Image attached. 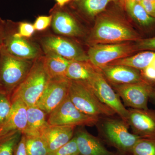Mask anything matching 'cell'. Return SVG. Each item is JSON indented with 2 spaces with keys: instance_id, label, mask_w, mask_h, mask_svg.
Segmentation results:
<instances>
[{
  "instance_id": "38",
  "label": "cell",
  "mask_w": 155,
  "mask_h": 155,
  "mask_svg": "<svg viewBox=\"0 0 155 155\" xmlns=\"http://www.w3.org/2000/svg\"><path fill=\"white\" fill-rule=\"evenodd\" d=\"M149 99L151 100L152 101L155 105V86H153L151 92L150 96Z\"/></svg>"
},
{
  "instance_id": "36",
  "label": "cell",
  "mask_w": 155,
  "mask_h": 155,
  "mask_svg": "<svg viewBox=\"0 0 155 155\" xmlns=\"http://www.w3.org/2000/svg\"><path fill=\"white\" fill-rule=\"evenodd\" d=\"M75 0H55L57 5L60 7H63Z\"/></svg>"
},
{
  "instance_id": "29",
  "label": "cell",
  "mask_w": 155,
  "mask_h": 155,
  "mask_svg": "<svg viewBox=\"0 0 155 155\" xmlns=\"http://www.w3.org/2000/svg\"><path fill=\"white\" fill-rule=\"evenodd\" d=\"M49 155H79L75 137L67 144Z\"/></svg>"
},
{
  "instance_id": "28",
  "label": "cell",
  "mask_w": 155,
  "mask_h": 155,
  "mask_svg": "<svg viewBox=\"0 0 155 155\" xmlns=\"http://www.w3.org/2000/svg\"><path fill=\"white\" fill-rule=\"evenodd\" d=\"M12 107L11 99L7 93L0 91V125L8 116Z\"/></svg>"
},
{
  "instance_id": "39",
  "label": "cell",
  "mask_w": 155,
  "mask_h": 155,
  "mask_svg": "<svg viewBox=\"0 0 155 155\" xmlns=\"http://www.w3.org/2000/svg\"><path fill=\"white\" fill-rule=\"evenodd\" d=\"M2 43L0 44V48H1V44H2Z\"/></svg>"
},
{
  "instance_id": "26",
  "label": "cell",
  "mask_w": 155,
  "mask_h": 155,
  "mask_svg": "<svg viewBox=\"0 0 155 155\" xmlns=\"http://www.w3.org/2000/svg\"><path fill=\"white\" fill-rule=\"evenodd\" d=\"M22 133L17 131L0 138V155H14Z\"/></svg>"
},
{
  "instance_id": "22",
  "label": "cell",
  "mask_w": 155,
  "mask_h": 155,
  "mask_svg": "<svg viewBox=\"0 0 155 155\" xmlns=\"http://www.w3.org/2000/svg\"><path fill=\"white\" fill-rule=\"evenodd\" d=\"M118 0H75L70 3L78 12L89 17L99 15L111 2Z\"/></svg>"
},
{
  "instance_id": "27",
  "label": "cell",
  "mask_w": 155,
  "mask_h": 155,
  "mask_svg": "<svg viewBox=\"0 0 155 155\" xmlns=\"http://www.w3.org/2000/svg\"><path fill=\"white\" fill-rule=\"evenodd\" d=\"M131 155H155V138H140L134 146Z\"/></svg>"
},
{
  "instance_id": "18",
  "label": "cell",
  "mask_w": 155,
  "mask_h": 155,
  "mask_svg": "<svg viewBox=\"0 0 155 155\" xmlns=\"http://www.w3.org/2000/svg\"><path fill=\"white\" fill-rule=\"evenodd\" d=\"M79 155H120L109 150L100 139L97 138L85 129H80L74 135Z\"/></svg>"
},
{
  "instance_id": "16",
  "label": "cell",
  "mask_w": 155,
  "mask_h": 155,
  "mask_svg": "<svg viewBox=\"0 0 155 155\" xmlns=\"http://www.w3.org/2000/svg\"><path fill=\"white\" fill-rule=\"evenodd\" d=\"M76 126L74 125H50L48 124L40 135L45 140L49 155L67 144L74 137Z\"/></svg>"
},
{
  "instance_id": "9",
  "label": "cell",
  "mask_w": 155,
  "mask_h": 155,
  "mask_svg": "<svg viewBox=\"0 0 155 155\" xmlns=\"http://www.w3.org/2000/svg\"><path fill=\"white\" fill-rule=\"evenodd\" d=\"M41 45L44 52H53L70 61H89L87 54L74 42L62 37L48 35L42 37Z\"/></svg>"
},
{
  "instance_id": "12",
  "label": "cell",
  "mask_w": 155,
  "mask_h": 155,
  "mask_svg": "<svg viewBox=\"0 0 155 155\" xmlns=\"http://www.w3.org/2000/svg\"><path fill=\"white\" fill-rule=\"evenodd\" d=\"M50 14L52 16L51 25L56 33L71 37H79L83 35V29L66 6L60 7L55 4L51 9Z\"/></svg>"
},
{
  "instance_id": "3",
  "label": "cell",
  "mask_w": 155,
  "mask_h": 155,
  "mask_svg": "<svg viewBox=\"0 0 155 155\" xmlns=\"http://www.w3.org/2000/svg\"><path fill=\"white\" fill-rule=\"evenodd\" d=\"M112 117H105L102 120L100 118L101 121L99 120L97 124L102 140L116 149L119 155H131L134 146L141 137L129 132L127 122Z\"/></svg>"
},
{
  "instance_id": "30",
  "label": "cell",
  "mask_w": 155,
  "mask_h": 155,
  "mask_svg": "<svg viewBox=\"0 0 155 155\" xmlns=\"http://www.w3.org/2000/svg\"><path fill=\"white\" fill-rule=\"evenodd\" d=\"M134 44L137 51H155V37L151 38L140 39Z\"/></svg>"
},
{
  "instance_id": "32",
  "label": "cell",
  "mask_w": 155,
  "mask_h": 155,
  "mask_svg": "<svg viewBox=\"0 0 155 155\" xmlns=\"http://www.w3.org/2000/svg\"><path fill=\"white\" fill-rule=\"evenodd\" d=\"M52 16H40L36 18L33 24L35 31H42L46 29L51 24Z\"/></svg>"
},
{
  "instance_id": "2",
  "label": "cell",
  "mask_w": 155,
  "mask_h": 155,
  "mask_svg": "<svg viewBox=\"0 0 155 155\" xmlns=\"http://www.w3.org/2000/svg\"><path fill=\"white\" fill-rule=\"evenodd\" d=\"M43 56L34 60L26 77L12 92L11 101L20 100L27 107L36 105L50 79L45 67Z\"/></svg>"
},
{
  "instance_id": "20",
  "label": "cell",
  "mask_w": 155,
  "mask_h": 155,
  "mask_svg": "<svg viewBox=\"0 0 155 155\" xmlns=\"http://www.w3.org/2000/svg\"><path fill=\"white\" fill-rule=\"evenodd\" d=\"M43 61L50 78L66 77L67 69L71 61L50 52L44 53Z\"/></svg>"
},
{
  "instance_id": "19",
  "label": "cell",
  "mask_w": 155,
  "mask_h": 155,
  "mask_svg": "<svg viewBox=\"0 0 155 155\" xmlns=\"http://www.w3.org/2000/svg\"><path fill=\"white\" fill-rule=\"evenodd\" d=\"M98 69L89 61H71L66 76L70 80L82 81L87 84Z\"/></svg>"
},
{
  "instance_id": "11",
  "label": "cell",
  "mask_w": 155,
  "mask_h": 155,
  "mask_svg": "<svg viewBox=\"0 0 155 155\" xmlns=\"http://www.w3.org/2000/svg\"><path fill=\"white\" fill-rule=\"evenodd\" d=\"M70 84L67 77L50 78L36 106L49 115L68 96Z\"/></svg>"
},
{
  "instance_id": "31",
  "label": "cell",
  "mask_w": 155,
  "mask_h": 155,
  "mask_svg": "<svg viewBox=\"0 0 155 155\" xmlns=\"http://www.w3.org/2000/svg\"><path fill=\"white\" fill-rule=\"evenodd\" d=\"M140 71L143 80L155 86V60L149 66Z\"/></svg>"
},
{
  "instance_id": "23",
  "label": "cell",
  "mask_w": 155,
  "mask_h": 155,
  "mask_svg": "<svg viewBox=\"0 0 155 155\" xmlns=\"http://www.w3.org/2000/svg\"><path fill=\"white\" fill-rule=\"evenodd\" d=\"M155 60V51H145L134 55L119 59L109 64L124 65L141 71L149 66Z\"/></svg>"
},
{
  "instance_id": "5",
  "label": "cell",
  "mask_w": 155,
  "mask_h": 155,
  "mask_svg": "<svg viewBox=\"0 0 155 155\" xmlns=\"http://www.w3.org/2000/svg\"><path fill=\"white\" fill-rule=\"evenodd\" d=\"M34 61L12 55L2 45L0 48V90L6 93L13 92L30 71Z\"/></svg>"
},
{
  "instance_id": "15",
  "label": "cell",
  "mask_w": 155,
  "mask_h": 155,
  "mask_svg": "<svg viewBox=\"0 0 155 155\" xmlns=\"http://www.w3.org/2000/svg\"><path fill=\"white\" fill-rule=\"evenodd\" d=\"M8 116L0 125V138L17 131L25 133L27 127V106L20 100L11 101Z\"/></svg>"
},
{
  "instance_id": "35",
  "label": "cell",
  "mask_w": 155,
  "mask_h": 155,
  "mask_svg": "<svg viewBox=\"0 0 155 155\" xmlns=\"http://www.w3.org/2000/svg\"><path fill=\"white\" fill-rule=\"evenodd\" d=\"M6 35V22L0 18V44L3 42Z\"/></svg>"
},
{
  "instance_id": "4",
  "label": "cell",
  "mask_w": 155,
  "mask_h": 155,
  "mask_svg": "<svg viewBox=\"0 0 155 155\" xmlns=\"http://www.w3.org/2000/svg\"><path fill=\"white\" fill-rule=\"evenodd\" d=\"M69 97L77 109L88 116L101 118L116 114L100 101L90 86L82 81L70 80Z\"/></svg>"
},
{
  "instance_id": "17",
  "label": "cell",
  "mask_w": 155,
  "mask_h": 155,
  "mask_svg": "<svg viewBox=\"0 0 155 155\" xmlns=\"http://www.w3.org/2000/svg\"><path fill=\"white\" fill-rule=\"evenodd\" d=\"M100 69L111 84H129L144 81L139 70L128 66L109 64Z\"/></svg>"
},
{
  "instance_id": "25",
  "label": "cell",
  "mask_w": 155,
  "mask_h": 155,
  "mask_svg": "<svg viewBox=\"0 0 155 155\" xmlns=\"http://www.w3.org/2000/svg\"><path fill=\"white\" fill-rule=\"evenodd\" d=\"M24 135L28 155H49L46 143L40 135Z\"/></svg>"
},
{
  "instance_id": "7",
  "label": "cell",
  "mask_w": 155,
  "mask_h": 155,
  "mask_svg": "<svg viewBox=\"0 0 155 155\" xmlns=\"http://www.w3.org/2000/svg\"><path fill=\"white\" fill-rule=\"evenodd\" d=\"M136 51L134 44L127 42L91 46L87 54L89 61L100 69L119 59L129 57Z\"/></svg>"
},
{
  "instance_id": "34",
  "label": "cell",
  "mask_w": 155,
  "mask_h": 155,
  "mask_svg": "<svg viewBox=\"0 0 155 155\" xmlns=\"http://www.w3.org/2000/svg\"><path fill=\"white\" fill-rule=\"evenodd\" d=\"M140 4L149 15L155 18V0H142Z\"/></svg>"
},
{
  "instance_id": "14",
  "label": "cell",
  "mask_w": 155,
  "mask_h": 155,
  "mask_svg": "<svg viewBox=\"0 0 155 155\" xmlns=\"http://www.w3.org/2000/svg\"><path fill=\"white\" fill-rule=\"evenodd\" d=\"M127 123L134 134L141 138H155V110L129 108Z\"/></svg>"
},
{
  "instance_id": "1",
  "label": "cell",
  "mask_w": 155,
  "mask_h": 155,
  "mask_svg": "<svg viewBox=\"0 0 155 155\" xmlns=\"http://www.w3.org/2000/svg\"><path fill=\"white\" fill-rule=\"evenodd\" d=\"M141 38L139 33L122 17L113 13H106L97 18L87 43L91 46L136 41Z\"/></svg>"
},
{
  "instance_id": "6",
  "label": "cell",
  "mask_w": 155,
  "mask_h": 155,
  "mask_svg": "<svg viewBox=\"0 0 155 155\" xmlns=\"http://www.w3.org/2000/svg\"><path fill=\"white\" fill-rule=\"evenodd\" d=\"M100 118L88 116L75 107L68 96L61 104L49 114L47 119L50 125L93 126Z\"/></svg>"
},
{
  "instance_id": "8",
  "label": "cell",
  "mask_w": 155,
  "mask_h": 155,
  "mask_svg": "<svg viewBox=\"0 0 155 155\" xmlns=\"http://www.w3.org/2000/svg\"><path fill=\"white\" fill-rule=\"evenodd\" d=\"M87 84L90 86L102 102L110 108L121 119L127 122L128 110L125 107L120 97L108 82L99 69L95 72Z\"/></svg>"
},
{
  "instance_id": "24",
  "label": "cell",
  "mask_w": 155,
  "mask_h": 155,
  "mask_svg": "<svg viewBox=\"0 0 155 155\" xmlns=\"http://www.w3.org/2000/svg\"><path fill=\"white\" fill-rule=\"evenodd\" d=\"M124 8L130 17L140 26L149 27L155 25V18L147 14L140 3L127 4Z\"/></svg>"
},
{
  "instance_id": "13",
  "label": "cell",
  "mask_w": 155,
  "mask_h": 155,
  "mask_svg": "<svg viewBox=\"0 0 155 155\" xmlns=\"http://www.w3.org/2000/svg\"><path fill=\"white\" fill-rule=\"evenodd\" d=\"M2 45L11 55L23 60L34 61L43 56L38 45L27 38L14 36L7 28V23L6 35Z\"/></svg>"
},
{
  "instance_id": "37",
  "label": "cell",
  "mask_w": 155,
  "mask_h": 155,
  "mask_svg": "<svg viewBox=\"0 0 155 155\" xmlns=\"http://www.w3.org/2000/svg\"><path fill=\"white\" fill-rule=\"evenodd\" d=\"M119 1L122 6L124 7L125 5L128 4H131V3H135L141 2L142 0H118Z\"/></svg>"
},
{
  "instance_id": "10",
  "label": "cell",
  "mask_w": 155,
  "mask_h": 155,
  "mask_svg": "<svg viewBox=\"0 0 155 155\" xmlns=\"http://www.w3.org/2000/svg\"><path fill=\"white\" fill-rule=\"evenodd\" d=\"M111 85V84H110ZM125 106L132 109L147 110L148 102L153 86L146 82L111 84Z\"/></svg>"
},
{
  "instance_id": "33",
  "label": "cell",
  "mask_w": 155,
  "mask_h": 155,
  "mask_svg": "<svg viewBox=\"0 0 155 155\" xmlns=\"http://www.w3.org/2000/svg\"><path fill=\"white\" fill-rule=\"evenodd\" d=\"M14 155H28L25 145V136L22 134L14 151Z\"/></svg>"
},
{
  "instance_id": "21",
  "label": "cell",
  "mask_w": 155,
  "mask_h": 155,
  "mask_svg": "<svg viewBox=\"0 0 155 155\" xmlns=\"http://www.w3.org/2000/svg\"><path fill=\"white\" fill-rule=\"evenodd\" d=\"M46 113L37 107H27V125L25 133L27 135H40L41 130L48 125Z\"/></svg>"
}]
</instances>
